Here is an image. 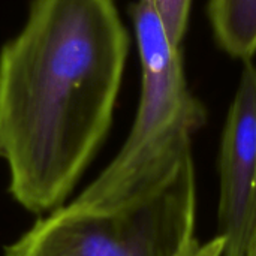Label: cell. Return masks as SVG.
<instances>
[{
    "instance_id": "obj_6",
    "label": "cell",
    "mask_w": 256,
    "mask_h": 256,
    "mask_svg": "<svg viewBox=\"0 0 256 256\" xmlns=\"http://www.w3.org/2000/svg\"><path fill=\"white\" fill-rule=\"evenodd\" d=\"M152 4L170 42L180 48L188 30L192 0H152Z\"/></svg>"
},
{
    "instance_id": "obj_7",
    "label": "cell",
    "mask_w": 256,
    "mask_h": 256,
    "mask_svg": "<svg viewBox=\"0 0 256 256\" xmlns=\"http://www.w3.org/2000/svg\"><path fill=\"white\" fill-rule=\"evenodd\" d=\"M248 256H256V238L255 243H254V246H252V249H250V252H249V255Z\"/></svg>"
},
{
    "instance_id": "obj_2",
    "label": "cell",
    "mask_w": 256,
    "mask_h": 256,
    "mask_svg": "<svg viewBox=\"0 0 256 256\" xmlns=\"http://www.w3.org/2000/svg\"><path fill=\"white\" fill-rule=\"evenodd\" d=\"M132 16L142 75L138 111L117 156L70 202L92 212L126 208L162 190L192 159V138L207 117L152 0H138Z\"/></svg>"
},
{
    "instance_id": "obj_4",
    "label": "cell",
    "mask_w": 256,
    "mask_h": 256,
    "mask_svg": "<svg viewBox=\"0 0 256 256\" xmlns=\"http://www.w3.org/2000/svg\"><path fill=\"white\" fill-rule=\"evenodd\" d=\"M224 256H248L256 238V66L248 62L230 106L219 156Z\"/></svg>"
},
{
    "instance_id": "obj_5",
    "label": "cell",
    "mask_w": 256,
    "mask_h": 256,
    "mask_svg": "<svg viewBox=\"0 0 256 256\" xmlns=\"http://www.w3.org/2000/svg\"><path fill=\"white\" fill-rule=\"evenodd\" d=\"M207 12L218 45L249 62L256 52V0H208Z\"/></svg>"
},
{
    "instance_id": "obj_1",
    "label": "cell",
    "mask_w": 256,
    "mask_h": 256,
    "mask_svg": "<svg viewBox=\"0 0 256 256\" xmlns=\"http://www.w3.org/2000/svg\"><path fill=\"white\" fill-rule=\"evenodd\" d=\"M129 52L114 0H33L0 50V159L9 194L42 216L64 206L104 144Z\"/></svg>"
},
{
    "instance_id": "obj_3",
    "label": "cell",
    "mask_w": 256,
    "mask_h": 256,
    "mask_svg": "<svg viewBox=\"0 0 256 256\" xmlns=\"http://www.w3.org/2000/svg\"><path fill=\"white\" fill-rule=\"evenodd\" d=\"M196 176L189 159L153 196L114 212L62 206L39 218L4 256H224L225 237L200 243Z\"/></svg>"
}]
</instances>
